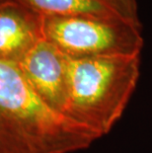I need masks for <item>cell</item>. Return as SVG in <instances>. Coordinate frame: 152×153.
I'll list each match as a JSON object with an SVG mask.
<instances>
[{"mask_svg":"<svg viewBox=\"0 0 152 153\" xmlns=\"http://www.w3.org/2000/svg\"><path fill=\"white\" fill-rule=\"evenodd\" d=\"M38 16H107L140 23L137 0H23Z\"/></svg>","mask_w":152,"mask_h":153,"instance_id":"5b68a950","label":"cell"},{"mask_svg":"<svg viewBox=\"0 0 152 153\" xmlns=\"http://www.w3.org/2000/svg\"><path fill=\"white\" fill-rule=\"evenodd\" d=\"M18 65L36 93L53 110L66 116V55L42 38Z\"/></svg>","mask_w":152,"mask_h":153,"instance_id":"277c9868","label":"cell"},{"mask_svg":"<svg viewBox=\"0 0 152 153\" xmlns=\"http://www.w3.org/2000/svg\"><path fill=\"white\" fill-rule=\"evenodd\" d=\"M98 138L48 106L18 63L0 59V153H73Z\"/></svg>","mask_w":152,"mask_h":153,"instance_id":"6da1fadb","label":"cell"},{"mask_svg":"<svg viewBox=\"0 0 152 153\" xmlns=\"http://www.w3.org/2000/svg\"><path fill=\"white\" fill-rule=\"evenodd\" d=\"M42 37L68 57L135 56L144 40L141 23L107 16H40Z\"/></svg>","mask_w":152,"mask_h":153,"instance_id":"3957f363","label":"cell"},{"mask_svg":"<svg viewBox=\"0 0 152 153\" xmlns=\"http://www.w3.org/2000/svg\"><path fill=\"white\" fill-rule=\"evenodd\" d=\"M42 38L40 16L33 18L13 8L0 9V59L18 63Z\"/></svg>","mask_w":152,"mask_h":153,"instance_id":"8992f818","label":"cell"},{"mask_svg":"<svg viewBox=\"0 0 152 153\" xmlns=\"http://www.w3.org/2000/svg\"><path fill=\"white\" fill-rule=\"evenodd\" d=\"M139 73L140 55L66 56V116L99 138L106 135L122 118Z\"/></svg>","mask_w":152,"mask_h":153,"instance_id":"7a4b0ae2","label":"cell"}]
</instances>
